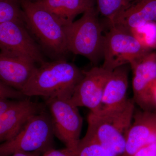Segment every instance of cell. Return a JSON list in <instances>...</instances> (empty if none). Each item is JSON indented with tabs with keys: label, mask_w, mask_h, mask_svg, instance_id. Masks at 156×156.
Instances as JSON below:
<instances>
[{
	"label": "cell",
	"mask_w": 156,
	"mask_h": 156,
	"mask_svg": "<svg viewBox=\"0 0 156 156\" xmlns=\"http://www.w3.org/2000/svg\"><path fill=\"white\" fill-rule=\"evenodd\" d=\"M135 109L133 99L121 105L102 108L88 116V129L85 136L95 140L116 156H123L126 140Z\"/></svg>",
	"instance_id": "1"
},
{
	"label": "cell",
	"mask_w": 156,
	"mask_h": 156,
	"mask_svg": "<svg viewBox=\"0 0 156 156\" xmlns=\"http://www.w3.org/2000/svg\"><path fill=\"white\" fill-rule=\"evenodd\" d=\"M83 76L84 70L64 59L45 62L36 67L21 92L26 97L69 100Z\"/></svg>",
	"instance_id": "2"
},
{
	"label": "cell",
	"mask_w": 156,
	"mask_h": 156,
	"mask_svg": "<svg viewBox=\"0 0 156 156\" xmlns=\"http://www.w3.org/2000/svg\"><path fill=\"white\" fill-rule=\"evenodd\" d=\"M26 27L42 48L61 59L69 52L64 26L38 2L19 0Z\"/></svg>",
	"instance_id": "3"
},
{
	"label": "cell",
	"mask_w": 156,
	"mask_h": 156,
	"mask_svg": "<svg viewBox=\"0 0 156 156\" xmlns=\"http://www.w3.org/2000/svg\"><path fill=\"white\" fill-rule=\"evenodd\" d=\"M64 30L69 52L83 56L95 64L102 58L104 35L95 7L65 26Z\"/></svg>",
	"instance_id": "4"
},
{
	"label": "cell",
	"mask_w": 156,
	"mask_h": 156,
	"mask_svg": "<svg viewBox=\"0 0 156 156\" xmlns=\"http://www.w3.org/2000/svg\"><path fill=\"white\" fill-rule=\"evenodd\" d=\"M54 136L52 118L44 108L31 116L13 138L0 144V156L19 152L44 153L53 148Z\"/></svg>",
	"instance_id": "5"
},
{
	"label": "cell",
	"mask_w": 156,
	"mask_h": 156,
	"mask_svg": "<svg viewBox=\"0 0 156 156\" xmlns=\"http://www.w3.org/2000/svg\"><path fill=\"white\" fill-rule=\"evenodd\" d=\"M150 51L130 32L111 26L104 36L102 66L112 71L121 66L130 65Z\"/></svg>",
	"instance_id": "6"
},
{
	"label": "cell",
	"mask_w": 156,
	"mask_h": 156,
	"mask_svg": "<svg viewBox=\"0 0 156 156\" xmlns=\"http://www.w3.org/2000/svg\"><path fill=\"white\" fill-rule=\"evenodd\" d=\"M54 135L66 147L76 149L80 138L83 120L78 108L69 100L58 98L46 99Z\"/></svg>",
	"instance_id": "7"
},
{
	"label": "cell",
	"mask_w": 156,
	"mask_h": 156,
	"mask_svg": "<svg viewBox=\"0 0 156 156\" xmlns=\"http://www.w3.org/2000/svg\"><path fill=\"white\" fill-rule=\"evenodd\" d=\"M0 50L6 54L28 58L35 63L45 62L41 50L23 22L0 23Z\"/></svg>",
	"instance_id": "8"
},
{
	"label": "cell",
	"mask_w": 156,
	"mask_h": 156,
	"mask_svg": "<svg viewBox=\"0 0 156 156\" xmlns=\"http://www.w3.org/2000/svg\"><path fill=\"white\" fill-rule=\"evenodd\" d=\"M112 72L102 66L84 71L83 77L76 87L70 102L78 108H87L91 112L99 111L102 107L105 87Z\"/></svg>",
	"instance_id": "9"
},
{
	"label": "cell",
	"mask_w": 156,
	"mask_h": 156,
	"mask_svg": "<svg viewBox=\"0 0 156 156\" xmlns=\"http://www.w3.org/2000/svg\"><path fill=\"white\" fill-rule=\"evenodd\" d=\"M133 71V100L141 109L154 111L149 90L156 80V53L150 52L130 65Z\"/></svg>",
	"instance_id": "10"
},
{
	"label": "cell",
	"mask_w": 156,
	"mask_h": 156,
	"mask_svg": "<svg viewBox=\"0 0 156 156\" xmlns=\"http://www.w3.org/2000/svg\"><path fill=\"white\" fill-rule=\"evenodd\" d=\"M44 108L27 98L17 101L9 110L0 115V144L16 136L30 118Z\"/></svg>",
	"instance_id": "11"
},
{
	"label": "cell",
	"mask_w": 156,
	"mask_h": 156,
	"mask_svg": "<svg viewBox=\"0 0 156 156\" xmlns=\"http://www.w3.org/2000/svg\"><path fill=\"white\" fill-rule=\"evenodd\" d=\"M35 64L26 57L1 52L0 81L21 92L36 68Z\"/></svg>",
	"instance_id": "12"
},
{
	"label": "cell",
	"mask_w": 156,
	"mask_h": 156,
	"mask_svg": "<svg viewBox=\"0 0 156 156\" xmlns=\"http://www.w3.org/2000/svg\"><path fill=\"white\" fill-rule=\"evenodd\" d=\"M156 135V111H134L123 156H131Z\"/></svg>",
	"instance_id": "13"
},
{
	"label": "cell",
	"mask_w": 156,
	"mask_h": 156,
	"mask_svg": "<svg viewBox=\"0 0 156 156\" xmlns=\"http://www.w3.org/2000/svg\"><path fill=\"white\" fill-rule=\"evenodd\" d=\"M111 26L130 32L147 23H156V0H137L108 20Z\"/></svg>",
	"instance_id": "14"
},
{
	"label": "cell",
	"mask_w": 156,
	"mask_h": 156,
	"mask_svg": "<svg viewBox=\"0 0 156 156\" xmlns=\"http://www.w3.org/2000/svg\"><path fill=\"white\" fill-rule=\"evenodd\" d=\"M128 65L121 66L112 71L104 90L102 108L119 106L128 100Z\"/></svg>",
	"instance_id": "15"
},
{
	"label": "cell",
	"mask_w": 156,
	"mask_h": 156,
	"mask_svg": "<svg viewBox=\"0 0 156 156\" xmlns=\"http://www.w3.org/2000/svg\"><path fill=\"white\" fill-rule=\"evenodd\" d=\"M38 2L54 14L64 26L95 5L87 0H42Z\"/></svg>",
	"instance_id": "16"
},
{
	"label": "cell",
	"mask_w": 156,
	"mask_h": 156,
	"mask_svg": "<svg viewBox=\"0 0 156 156\" xmlns=\"http://www.w3.org/2000/svg\"><path fill=\"white\" fill-rule=\"evenodd\" d=\"M76 156H116L106 148L87 136L80 140Z\"/></svg>",
	"instance_id": "17"
},
{
	"label": "cell",
	"mask_w": 156,
	"mask_h": 156,
	"mask_svg": "<svg viewBox=\"0 0 156 156\" xmlns=\"http://www.w3.org/2000/svg\"><path fill=\"white\" fill-rule=\"evenodd\" d=\"M12 21L24 22L19 0H0V23Z\"/></svg>",
	"instance_id": "18"
},
{
	"label": "cell",
	"mask_w": 156,
	"mask_h": 156,
	"mask_svg": "<svg viewBox=\"0 0 156 156\" xmlns=\"http://www.w3.org/2000/svg\"><path fill=\"white\" fill-rule=\"evenodd\" d=\"M133 36L148 50L156 48V23H147L132 30Z\"/></svg>",
	"instance_id": "19"
},
{
	"label": "cell",
	"mask_w": 156,
	"mask_h": 156,
	"mask_svg": "<svg viewBox=\"0 0 156 156\" xmlns=\"http://www.w3.org/2000/svg\"><path fill=\"white\" fill-rule=\"evenodd\" d=\"M97 11L108 20L129 5L126 0H96Z\"/></svg>",
	"instance_id": "20"
},
{
	"label": "cell",
	"mask_w": 156,
	"mask_h": 156,
	"mask_svg": "<svg viewBox=\"0 0 156 156\" xmlns=\"http://www.w3.org/2000/svg\"><path fill=\"white\" fill-rule=\"evenodd\" d=\"M0 98L21 100L27 97L20 91L7 86L0 81Z\"/></svg>",
	"instance_id": "21"
},
{
	"label": "cell",
	"mask_w": 156,
	"mask_h": 156,
	"mask_svg": "<svg viewBox=\"0 0 156 156\" xmlns=\"http://www.w3.org/2000/svg\"><path fill=\"white\" fill-rule=\"evenodd\" d=\"M131 156H156V135Z\"/></svg>",
	"instance_id": "22"
},
{
	"label": "cell",
	"mask_w": 156,
	"mask_h": 156,
	"mask_svg": "<svg viewBox=\"0 0 156 156\" xmlns=\"http://www.w3.org/2000/svg\"><path fill=\"white\" fill-rule=\"evenodd\" d=\"M76 149L66 147L61 149L52 148L43 154L41 156H76Z\"/></svg>",
	"instance_id": "23"
},
{
	"label": "cell",
	"mask_w": 156,
	"mask_h": 156,
	"mask_svg": "<svg viewBox=\"0 0 156 156\" xmlns=\"http://www.w3.org/2000/svg\"><path fill=\"white\" fill-rule=\"evenodd\" d=\"M8 98H0V115L9 110L14 105L17 101Z\"/></svg>",
	"instance_id": "24"
},
{
	"label": "cell",
	"mask_w": 156,
	"mask_h": 156,
	"mask_svg": "<svg viewBox=\"0 0 156 156\" xmlns=\"http://www.w3.org/2000/svg\"><path fill=\"white\" fill-rule=\"evenodd\" d=\"M151 104L154 111H156V80L152 84L149 90Z\"/></svg>",
	"instance_id": "25"
},
{
	"label": "cell",
	"mask_w": 156,
	"mask_h": 156,
	"mask_svg": "<svg viewBox=\"0 0 156 156\" xmlns=\"http://www.w3.org/2000/svg\"><path fill=\"white\" fill-rule=\"evenodd\" d=\"M41 153L38 152H19L12 154L9 156H41Z\"/></svg>",
	"instance_id": "26"
},
{
	"label": "cell",
	"mask_w": 156,
	"mask_h": 156,
	"mask_svg": "<svg viewBox=\"0 0 156 156\" xmlns=\"http://www.w3.org/2000/svg\"><path fill=\"white\" fill-rule=\"evenodd\" d=\"M128 3H130L133 2H135V1H137V0H126Z\"/></svg>",
	"instance_id": "27"
},
{
	"label": "cell",
	"mask_w": 156,
	"mask_h": 156,
	"mask_svg": "<svg viewBox=\"0 0 156 156\" xmlns=\"http://www.w3.org/2000/svg\"><path fill=\"white\" fill-rule=\"evenodd\" d=\"M30 1H31V2H41L42 0H30Z\"/></svg>",
	"instance_id": "28"
}]
</instances>
